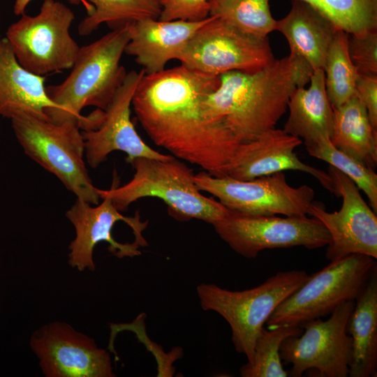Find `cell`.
<instances>
[{"label": "cell", "mask_w": 377, "mask_h": 377, "mask_svg": "<svg viewBox=\"0 0 377 377\" xmlns=\"http://www.w3.org/2000/svg\"><path fill=\"white\" fill-rule=\"evenodd\" d=\"M219 84V75L183 65L144 74L131 106L147 135L172 156L216 177L240 143L220 121L209 117L205 101Z\"/></svg>", "instance_id": "1"}, {"label": "cell", "mask_w": 377, "mask_h": 377, "mask_svg": "<svg viewBox=\"0 0 377 377\" xmlns=\"http://www.w3.org/2000/svg\"><path fill=\"white\" fill-rule=\"evenodd\" d=\"M313 69L294 52L253 73L230 71L205 101L207 114L221 121L239 142L276 128L295 89L310 82Z\"/></svg>", "instance_id": "2"}, {"label": "cell", "mask_w": 377, "mask_h": 377, "mask_svg": "<svg viewBox=\"0 0 377 377\" xmlns=\"http://www.w3.org/2000/svg\"><path fill=\"white\" fill-rule=\"evenodd\" d=\"M130 25L112 29L96 40L80 47L68 76L60 84L46 87L56 105L45 114L56 124H81L84 107L105 110L122 84L127 72L120 61L130 38Z\"/></svg>", "instance_id": "3"}, {"label": "cell", "mask_w": 377, "mask_h": 377, "mask_svg": "<svg viewBox=\"0 0 377 377\" xmlns=\"http://www.w3.org/2000/svg\"><path fill=\"white\" fill-rule=\"evenodd\" d=\"M133 178L121 186L103 190L96 188L100 198L108 197L119 212L142 198L162 200L171 215L178 220L191 219L213 225L230 214L219 201L201 193L192 170L182 160L138 157L131 160Z\"/></svg>", "instance_id": "4"}, {"label": "cell", "mask_w": 377, "mask_h": 377, "mask_svg": "<svg viewBox=\"0 0 377 377\" xmlns=\"http://www.w3.org/2000/svg\"><path fill=\"white\" fill-rule=\"evenodd\" d=\"M304 270L279 272L251 289L232 291L211 283H202L197 293L202 309L220 314L229 324L235 350L253 357L256 340L263 325L286 297L309 279Z\"/></svg>", "instance_id": "5"}, {"label": "cell", "mask_w": 377, "mask_h": 377, "mask_svg": "<svg viewBox=\"0 0 377 377\" xmlns=\"http://www.w3.org/2000/svg\"><path fill=\"white\" fill-rule=\"evenodd\" d=\"M10 120L15 137L29 157L56 176L77 198L98 204L101 198L84 160V142L78 124H56L27 114Z\"/></svg>", "instance_id": "6"}, {"label": "cell", "mask_w": 377, "mask_h": 377, "mask_svg": "<svg viewBox=\"0 0 377 377\" xmlns=\"http://www.w3.org/2000/svg\"><path fill=\"white\" fill-rule=\"evenodd\" d=\"M377 271L376 259L351 254L331 261L283 300L266 323L267 328L299 325L330 315L343 303L355 300Z\"/></svg>", "instance_id": "7"}, {"label": "cell", "mask_w": 377, "mask_h": 377, "mask_svg": "<svg viewBox=\"0 0 377 377\" xmlns=\"http://www.w3.org/2000/svg\"><path fill=\"white\" fill-rule=\"evenodd\" d=\"M74 13L57 0H43L39 13H25L6 32L17 61L38 75L71 68L80 47L70 34Z\"/></svg>", "instance_id": "8"}, {"label": "cell", "mask_w": 377, "mask_h": 377, "mask_svg": "<svg viewBox=\"0 0 377 377\" xmlns=\"http://www.w3.org/2000/svg\"><path fill=\"white\" fill-rule=\"evenodd\" d=\"M91 206L76 198L66 216L74 226L75 237L69 245L68 263L79 271L95 269L94 250L101 242L109 244L108 251L122 258L140 255V246L147 244L142 232L148 221H142L137 211L133 216H125L108 197Z\"/></svg>", "instance_id": "9"}, {"label": "cell", "mask_w": 377, "mask_h": 377, "mask_svg": "<svg viewBox=\"0 0 377 377\" xmlns=\"http://www.w3.org/2000/svg\"><path fill=\"white\" fill-rule=\"evenodd\" d=\"M194 179L200 191L212 194L230 211L246 215H308L315 198L308 185H289L283 172L241 180L203 171Z\"/></svg>", "instance_id": "10"}, {"label": "cell", "mask_w": 377, "mask_h": 377, "mask_svg": "<svg viewBox=\"0 0 377 377\" xmlns=\"http://www.w3.org/2000/svg\"><path fill=\"white\" fill-rule=\"evenodd\" d=\"M177 60L190 69L220 75L230 71L256 72L275 59L268 37L244 34L209 16L188 40Z\"/></svg>", "instance_id": "11"}, {"label": "cell", "mask_w": 377, "mask_h": 377, "mask_svg": "<svg viewBox=\"0 0 377 377\" xmlns=\"http://www.w3.org/2000/svg\"><path fill=\"white\" fill-rule=\"evenodd\" d=\"M355 303V300L343 303L325 320L319 318L304 323L300 336L282 341L280 357L292 365L290 376L300 377L307 371L324 377L348 376L352 339L346 326Z\"/></svg>", "instance_id": "12"}, {"label": "cell", "mask_w": 377, "mask_h": 377, "mask_svg": "<svg viewBox=\"0 0 377 377\" xmlns=\"http://www.w3.org/2000/svg\"><path fill=\"white\" fill-rule=\"evenodd\" d=\"M218 235L235 252L254 258L265 249L304 246L321 248L330 242L323 223L307 215L279 217L231 212L213 224Z\"/></svg>", "instance_id": "13"}, {"label": "cell", "mask_w": 377, "mask_h": 377, "mask_svg": "<svg viewBox=\"0 0 377 377\" xmlns=\"http://www.w3.org/2000/svg\"><path fill=\"white\" fill-rule=\"evenodd\" d=\"M327 172L334 195L342 198L341 207L339 211L328 212L323 204L313 201L308 214L320 221L330 235L326 258L331 262L357 253L376 259V213L350 178L331 165Z\"/></svg>", "instance_id": "14"}, {"label": "cell", "mask_w": 377, "mask_h": 377, "mask_svg": "<svg viewBox=\"0 0 377 377\" xmlns=\"http://www.w3.org/2000/svg\"><path fill=\"white\" fill-rule=\"evenodd\" d=\"M30 346L47 377L115 376L109 353L66 323H51L36 330Z\"/></svg>", "instance_id": "15"}, {"label": "cell", "mask_w": 377, "mask_h": 377, "mask_svg": "<svg viewBox=\"0 0 377 377\" xmlns=\"http://www.w3.org/2000/svg\"><path fill=\"white\" fill-rule=\"evenodd\" d=\"M145 72L131 71L117 91L111 103L103 110L98 124L82 130L84 154L88 165L96 168L114 151L124 152L129 163L138 157L168 160L172 156L161 154L142 140L131 119L132 98Z\"/></svg>", "instance_id": "16"}, {"label": "cell", "mask_w": 377, "mask_h": 377, "mask_svg": "<svg viewBox=\"0 0 377 377\" xmlns=\"http://www.w3.org/2000/svg\"><path fill=\"white\" fill-rule=\"evenodd\" d=\"M302 140L283 129L272 128L256 138L240 142L225 166L222 176L247 180L286 170H297L312 175L329 192L334 194L327 172L303 163L295 149Z\"/></svg>", "instance_id": "17"}, {"label": "cell", "mask_w": 377, "mask_h": 377, "mask_svg": "<svg viewBox=\"0 0 377 377\" xmlns=\"http://www.w3.org/2000/svg\"><path fill=\"white\" fill-rule=\"evenodd\" d=\"M209 17L199 22L151 17L137 20L130 25V38L124 53L135 58L145 74L161 72L170 61L177 59L188 40Z\"/></svg>", "instance_id": "18"}, {"label": "cell", "mask_w": 377, "mask_h": 377, "mask_svg": "<svg viewBox=\"0 0 377 377\" xmlns=\"http://www.w3.org/2000/svg\"><path fill=\"white\" fill-rule=\"evenodd\" d=\"M45 77L32 73L17 61L6 37L0 36V116L12 119L27 114L47 119L55 108L45 86Z\"/></svg>", "instance_id": "19"}, {"label": "cell", "mask_w": 377, "mask_h": 377, "mask_svg": "<svg viewBox=\"0 0 377 377\" xmlns=\"http://www.w3.org/2000/svg\"><path fill=\"white\" fill-rule=\"evenodd\" d=\"M286 38L290 52L303 58L313 71H324L338 29L327 17L302 0H291L288 14L276 20V29Z\"/></svg>", "instance_id": "20"}, {"label": "cell", "mask_w": 377, "mask_h": 377, "mask_svg": "<svg viewBox=\"0 0 377 377\" xmlns=\"http://www.w3.org/2000/svg\"><path fill=\"white\" fill-rule=\"evenodd\" d=\"M308 88L297 87L288 103L289 114L283 131L304 141L306 147L322 138H330L333 131L334 109L327 95L325 73L313 71Z\"/></svg>", "instance_id": "21"}, {"label": "cell", "mask_w": 377, "mask_h": 377, "mask_svg": "<svg viewBox=\"0 0 377 377\" xmlns=\"http://www.w3.org/2000/svg\"><path fill=\"white\" fill-rule=\"evenodd\" d=\"M352 339L350 377L377 375V271L355 300L346 326Z\"/></svg>", "instance_id": "22"}, {"label": "cell", "mask_w": 377, "mask_h": 377, "mask_svg": "<svg viewBox=\"0 0 377 377\" xmlns=\"http://www.w3.org/2000/svg\"><path fill=\"white\" fill-rule=\"evenodd\" d=\"M332 144L339 150L374 170L377 164V128L371 125L367 110L355 94L334 108Z\"/></svg>", "instance_id": "23"}, {"label": "cell", "mask_w": 377, "mask_h": 377, "mask_svg": "<svg viewBox=\"0 0 377 377\" xmlns=\"http://www.w3.org/2000/svg\"><path fill=\"white\" fill-rule=\"evenodd\" d=\"M81 3L87 15L78 25V34L87 36L105 23L112 30L137 20L158 18L160 0H73Z\"/></svg>", "instance_id": "24"}, {"label": "cell", "mask_w": 377, "mask_h": 377, "mask_svg": "<svg viewBox=\"0 0 377 377\" xmlns=\"http://www.w3.org/2000/svg\"><path fill=\"white\" fill-rule=\"evenodd\" d=\"M270 0H210L209 16L237 30L258 38H267L275 31Z\"/></svg>", "instance_id": "25"}, {"label": "cell", "mask_w": 377, "mask_h": 377, "mask_svg": "<svg viewBox=\"0 0 377 377\" xmlns=\"http://www.w3.org/2000/svg\"><path fill=\"white\" fill-rule=\"evenodd\" d=\"M348 34L338 30L329 50L325 73L327 97L337 108L355 94L359 73L353 65L348 50Z\"/></svg>", "instance_id": "26"}, {"label": "cell", "mask_w": 377, "mask_h": 377, "mask_svg": "<svg viewBox=\"0 0 377 377\" xmlns=\"http://www.w3.org/2000/svg\"><path fill=\"white\" fill-rule=\"evenodd\" d=\"M303 329L299 325H279L264 327L254 345L253 357L239 369L242 377H286L288 373L281 364L279 349L282 341L289 337L300 336Z\"/></svg>", "instance_id": "27"}, {"label": "cell", "mask_w": 377, "mask_h": 377, "mask_svg": "<svg viewBox=\"0 0 377 377\" xmlns=\"http://www.w3.org/2000/svg\"><path fill=\"white\" fill-rule=\"evenodd\" d=\"M348 34L377 30V0H302Z\"/></svg>", "instance_id": "28"}, {"label": "cell", "mask_w": 377, "mask_h": 377, "mask_svg": "<svg viewBox=\"0 0 377 377\" xmlns=\"http://www.w3.org/2000/svg\"><path fill=\"white\" fill-rule=\"evenodd\" d=\"M306 149L310 156L327 162L350 178L377 212V175L374 170L337 149L328 138H322Z\"/></svg>", "instance_id": "29"}, {"label": "cell", "mask_w": 377, "mask_h": 377, "mask_svg": "<svg viewBox=\"0 0 377 377\" xmlns=\"http://www.w3.org/2000/svg\"><path fill=\"white\" fill-rule=\"evenodd\" d=\"M348 50L359 74L377 76V30L348 34Z\"/></svg>", "instance_id": "30"}, {"label": "cell", "mask_w": 377, "mask_h": 377, "mask_svg": "<svg viewBox=\"0 0 377 377\" xmlns=\"http://www.w3.org/2000/svg\"><path fill=\"white\" fill-rule=\"evenodd\" d=\"M161 20L199 22L209 17L210 0H160Z\"/></svg>", "instance_id": "31"}, {"label": "cell", "mask_w": 377, "mask_h": 377, "mask_svg": "<svg viewBox=\"0 0 377 377\" xmlns=\"http://www.w3.org/2000/svg\"><path fill=\"white\" fill-rule=\"evenodd\" d=\"M355 95L364 105L371 125L377 128V76L359 74Z\"/></svg>", "instance_id": "32"}, {"label": "cell", "mask_w": 377, "mask_h": 377, "mask_svg": "<svg viewBox=\"0 0 377 377\" xmlns=\"http://www.w3.org/2000/svg\"><path fill=\"white\" fill-rule=\"evenodd\" d=\"M32 0H15L13 6V12L15 15H22L25 13L26 8Z\"/></svg>", "instance_id": "33"}]
</instances>
